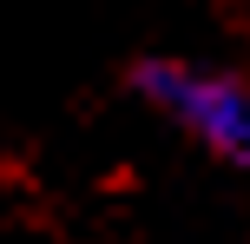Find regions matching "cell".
Here are the masks:
<instances>
[{
  "instance_id": "1",
  "label": "cell",
  "mask_w": 250,
  "mask_h": 244,
  "mask_svg": "<svg viewBox=\"0 0 250 244\" xmlns=\"http://www.w3.org/2000/svg\"><path fill=\"white\" fill-rule=\"evenodd\" d=\"M132 92L165 126L198 139L211 158L250 165V79L244 73H224V66H204V60H178V53H151V60H138Z\"/></svg>"
}]
</instances>
